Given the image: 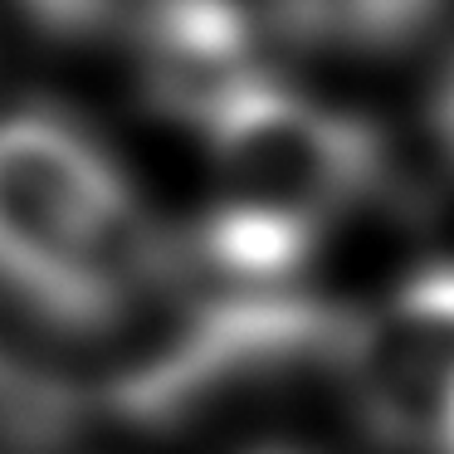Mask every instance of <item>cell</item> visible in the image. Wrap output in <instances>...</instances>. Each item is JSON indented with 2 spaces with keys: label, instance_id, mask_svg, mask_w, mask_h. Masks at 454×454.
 Returning a JSON list of instances; mask_svg holds the SVG:
<instances>
[{
  "label": "cell",
  "instance_id": "30bf717a",
  "mask_svg": "<svg viewBox=\"0 0 454 454\" xmlns=\"http://www.w3.org/2000/svg\"><path fill=\"white\" fill-rule=\"evenodd\" d=\"M264 454H288V450H264Z\"/></svg>",
  "mask_w": 454,
  "mask_h": 454
},
{
  "label": "cell",
  "instance_id": "ba28073f",
  "mask_svg": "<svg viewBox=\"0 0 454 454\" xmlns=\"http://www.w3.org/2000/svg\"><path fill=\"white\" fill-rule=\"evenodd\" d=\"M434 128H440L444 147L454 152V59H450V69H444V79H440V93H434Z\"/></svg>",
  "mask_w": 454,
  "mask_h": 454
},
{
  "label": "cell",
  "instance_id": "7a4b0ae2",
  "mask_svg": "<svg viewBox=\"0 0 454 454\" xmlns=\"http://www.w3.org/2000/svg\"><path fill=\"white\" fill-rule=\"evenodd\" d=\"M206 132L230 196L333 220L381 181L386 152L372 122L313 103L249 69L186 113Z\"/></svg>",
  "mask_w": 454,
  "mask_h": 454
},
{
  "label": "cell",
  "instance_id": "277c9868",
  "mask_svg": "<svg viewBox=\"0 0 454 454\" xmlns=\"http://www.w3.org/2000/svg\"><path fill=\"white\" fill-rule=\"evenodd\" d=\"M342 372L381 440L430 450L434 415L454 386V259L415 269L372 323H356Z\"/></svg>",
  "mask_w": 454,
  "mask_h": 454
},
{
  "label": "cell",
  "instance_id": "52a82bcc",
  "mask_svg": "<svg viewBox=\"0 0 454 454\" xmlns=\"http://www.w3.org/2000/svg\"><path fill=\"white\" fill-rule=\"evenodd\" d=\"M40 25L59 35H122L142 40L152 20L176 5V0H20Z\"/></svg>",
  "mask_w": 454,
  "mask_h": 454
},
{
  "label": "cell",
  "instance_id": "3957f363",
  "mask_svg": "<svg viewBox=\"0 0 454 454\" xmlns=\"http://www.w3.org/2000/svg\"><path fill=\"white\" fill-rule=\"evenodd\" d=\"M356 323L298 288H235L206 298L167 347L113 381V405L132 420H176L249 381L313 362L347 366Z\"/></svg>",
  "mask_w": 454,
  "mask_h": 454
},
{
  "label": "cell",
  "instance_id": "8992f818",
  "mask_svg": "<svg viewBox=\"0 0 454 454\" xmlns=\"http://www.w3.org/2000/svg\"><path fill=\"white\" fill-rule=\"evenodd\" d=\"M450 0H274V20L298 44L323 50H401L444 15Z\"/></svg>",
  "mask_w": 454,
  "mask_h": 454
},
{
  "label": "cell",
  "instance_id": "6da1fadb",
  "mask_svg": "<svg viewBox=\"0 0 454 454\" xmlns=\"http://www.w3.org/2000/svg\"><path fill=\"white\" fill-rule=\"evenodd\" d=\"M167 274L152 215L59 108L0 113V288L59 333H113Z\"/></svg>",
  "mask_w": 454,
  "mask_h": 454
},
{
  "label": "cell",
  "instance_id": "9c48e42d",
  "mask_svg": "<svg viewBox=\"0 0 454 454\" xmlns=\"http://www.w3.org/2000/svg\"><path fill=\"white\" fill-rule=\"evenodd\" d=\"M430 450L434 454H454V386L444 391L440 415H434V434H430Z\"/></svg>",
  "mask_w": 454,
  "mask_h": 454
},
{
  "label": "cell",
  "instance_id": "5b68a950",
  "mask_svg": "<svg viewBox=\"0 0 454 454\" xmlns=\"http://www.w3.org/2000/svg\"><path fill=\"white\" fill-rule=\"evenodd\" d=\"M323 230V220L298 215V210L225 196L200 220L196 249L235 288H288V278L313 259Z\"/></svg>",
  "mask_w": 454,
  "mask_h": 454
}]
</instances>
